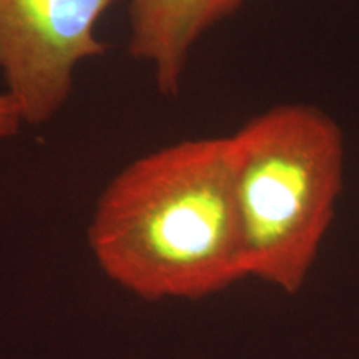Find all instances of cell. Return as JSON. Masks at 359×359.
<instances>
[{
  "label": "cell",
  "instance_id": "1",
  "mask_svg": "<svg viewBox=\"0 0 359 359\" xmlns=\"http://www.w3.org/2000/svg\"><path fill=\"white\" fill-rule=\"evenodd\" d=\"M88 245L107 278L148 302L201 299L246 278L228 137L173 143L120 170Z\"/></svg>",
  "mask_w": 359,
  "mask_h": 359
},
{
  "label": "cell",
  "instance_id": "2",
  "mask_svg": "<svg viewBox=\"0 0 359 359\" xmlns=\"http://www.w3.org/2000/svg\"><path fill=\"white\" fill-rule=\"evenodd\" d=\"M228 142L245 276L298 293L343 190V132L318 107L283 103Z\"/></svg>",
  "mask_w": 359,
  "mask_h": 359
},
{
  "label": "cell",
  "instance_id": "3",
  "mask_svg": "<svg viewBox=\"0 0 359 359\" xmlns=\"http://www.w3.org/2000/svg\"><path fill=\"white\" fill-rule=\"evenodd\" d=\"M127 0H0V74L22 122L42 125L69 102L74 72L107 45L98 20Z\"/></svg>",
  "mask_w": 359,
  "mask_h": 359
},
{
  "label": "cell",
  "instance_id": "4",
  "mask_svg": "<svg viewBox=\"0 0 359 359\" xmlns=\"http://www.w3.org/2000/svg\"><path fill=\"white\" fill-rule=\"evenodd\" d=\"M128 52L154 70L156 88L177 95L195 43L245 0H128Z\"/></svg>",
  "mask_w": 359,
  "mask_h": 359
},
{
  "label": "cell",
  "instance_id": "5",
  "mask_svg": "<svg viewBox=\"0 0 359 359\" xmlns=\"http://www.w3.org/2000/svg\"><path fill=\"white\" fill-rule=\"evenodd\" d=\"M22 125L24 122L15 102L6 92L0 93V142L19 133Z\"/></svg>",
  "mask_w": 359,
  "mask_h": 359
}]
</instances>
